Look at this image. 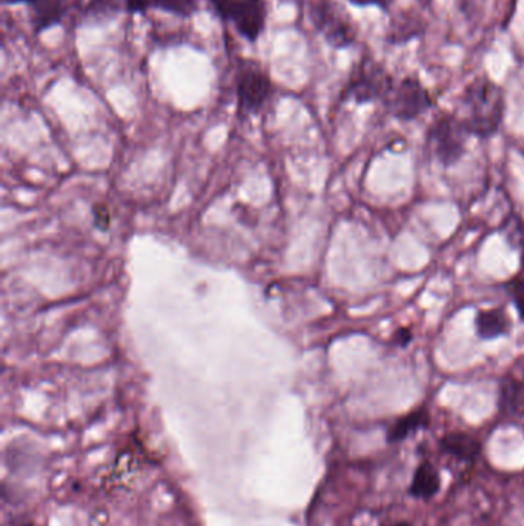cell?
<instances>
[{
	"label": "cell",
	"instance_id": "1",
	"mask_svg": "<svg viewBox=\"0 0 524 526\" xmlns=\"http://www.w3.org/2000/svg\"><path fill=\"white\" fill-rule=\"evenodd\" d=\"M505 117V94L492 80H474L461 94V116L471 136L488 139L500 130Z\"/></svg>",
	"mask_w": 524,
	"mask_h": 526
},
{
	"label": "cell",
	"instance_id": "2",
	"mask_svg": "<svg viewBox=\"0 0 524 526\" xmlns=\"http://www.w3.org/2000/svg\"><path fill=\"white\" fill-rule=\"evenodd\" d=\"M471 136L460 116L442 114L432 122L426 134L425 150L442 167H454L465 156Z\"/></svg>",
	"mask_w": 524,
	"mask_h": 526
},
{
	"label": "cell",
	"instance_id": "3",
	"mask_svg": "<svg viewBox=\"0 0 524 526\" xmlns=\"http://www.w3.org/2000/svg\"><path fill=\"white\" fill-rule=\"evenodd\" d=\"M236 93L240 111L245 114H257L271 99V79L259 64L243 60L237 70Z\"/></svg>",
	"mask_w": 524,
	"mask_h": 526
},
{
	"label": "cell",
	"instance_id": "4",
	"mask_svg": "<svg viewBox=\"0 0 524 526\" xmlns=\"http://www.w3.org/2000/svg\"><path fill=\"white\" fill-rule=\"evenodd\" d=\"M312 24L320 34L335 48H345L355 39L354 25L348 14L331 0H316L311 5Z\"/></svg>",
	"mask_w": 524,
	"mask_h": 526
},
{
	"label": "cell",
	"instance_id": "5",
	"mask_svg": "<svg viewBox=\"0 0 524 526\" xmlns=\"http://www.w3.org/2000/svg\"><path fill=\"white\" fill-rule=\"evenodd\" d=\"M383 100L389 113L403 122L417 119L432 105L428 91L415 79H405L400 84H391Z\"/></svg>",
	"mask_w": 524,
	"mask_h": 526
},
{
	"label": "cell",
	"instance_id": "6",
	"mask_svg": "<svg viewBox=\"0 0 524 526\" xmlns=\"http://www.w3.org/2000/svg\"><path fill=\"white\" fill-rule=\"evenodd\" d=\"M266 16L268 8L265 0H231L220 14V17L226 22H231L237 33L248 42H256L262 36L266 27Z\"/></svg>",
	"mask_w": 524,
	"mask_h": 526
},
{
	"label": "cell",
	"instance_id": "7",
	"mask_svg": "<svg viewBox=\"0 0 524 526\" xmlns=\"http://www.w3.org/2000/svg\"><path fill=\"white\" fill-rule=\"evenodd\" d=\"M391 80L377 65L366 62L355 71L349 82L348 96L359 104L385 97L391 87Z\"/></svg>",
	"mask_w": 524,
	"mask_h": 526
},
{
	"label": "cell",
	"instance_id": "8",
	"mask_svg": "<svg viewBox=\"0 0 524 526\" xmlns=\"http://www.w3.org/2000/svg\"><path fill=\"white\" fill-rule=\"evenodd\" d=\"M77 24H103L125 10L122 0H73L71 4Z\"/></svg>",
	"mask_w": 524,
	"mask_h": 526
},
{
	"label": "cell",
	"instance_id": "9",
	"mask_svg": "<svg viewBox=\"0 0 524 526\" xmlns=\"http://www.w3.org/2000/svg\"><path fill=\"white\" fill-rule=\"evenodd\" d=\"M474 328L478 339H500L511 334L512 317L503 307L483 308L475 313Z\"/></svg>",
	"mask_w": 524,
	"mask_h": 526
},
{
	"label": "cell",
	"instance_id": "10",
	"mask_svg": "<svg viewBox=\"0 0 524 526\" xmlns=\"http://www.w3.org/2000/svg\"><path fill=\"white\" fill-rule=\"evenodd\" d=\"M31 7V22L37 33L60 24L70 10V0H34Z\"/></svg>",
	"mask_w": 524,
	"mask_h": 526
},
{
	"label": "cell",
	"instance_id": "11",
	"mask_svg": "<svg viewBox=\"0 0 524 526\" xmlns=\"http://www.w3.org/2000/svg\"><path fill=\"white\" fill-rule=\"evenodd\" d=\"M429 425V413L425 407L418 408V410L411 411L406 416L397 419V422L392 425L388 433L389 442H402L411 434L417 433L418 430L426 428Z\"/></svg>",
	"mask_w": 524,
	"mask_h": 526
},
{
	"label": "cell",
	"instance_id": "12",
	"mask_svg": "<svg viewBox=\"0 0 524 526\" xmlns=\"http://www.w3.org/2000/svg\"><path fill=\"white\" fill-rule=\"evenodd\" d=\"M500 410L503 413H524V383L515 377L503 379L500 387Z\"/></svg>",
	"mask_w": 524,
	"mask_h": 526
},
{
	"label": "cell",
	"instance_id": "13",
	"mask_svg": "<svg viewBox=\"0 0 524 526\" xmlns=\"http://www.w3.org/2000/svg\"><path fill=\"white\" fill-rule=\"evenodd\" d=\"M440 488V476L431 463H422L417 468L412 480L411 494L417 499H431Z\"/></svg>",
	"mask_w": 524,
	"mask_h": 526
},
{
	"label": "cell",
	"instance_id": "14",
	"mask_svg": "<svg viewBox=\"0 0 524 526\" xmlns=\"http://www.w3.org/2000/svg\"><path fill=\"white\" fill-rule=\"evenodd\" d=\"M442 447L446 453L458 459L472 460L480 453V443L466 433H449L442 439Z\"/></svg>",
	"mask_w": 524,
	"mask_h": 526
},
{
	"label": "cell",
	"instance_id": "15",
	"mask_svg": "<svg viewBox=\"0 0 524 526\" xmlns=\"http://www.w3.org/2000/svg\"><path fill=\"white\" fill-rule=\"evenodd\" d=\"M151 8L179 17H190L199 10V0H151Z\"/></svg>",
	"mask_w": 524,
	"mask_h": 526
},
{
	"label": "cell",
	"instance_id": "16",
	"mask_svg": "<svg viewBox=\"0 0 524 526\" xmlns=\"http://www.w3.org/2000/svg\"><path fill=\"white\" fill-rule=\"evenodd\" d=\"M505 291L508 294L509 299L514 303L515 310H517L518 316H520L521 322H524V273H520L512 276L511 279L506 280Z\"/></svg>",
	"mask_w": 524,
	"mask_h": 526
},
{
	"label": "cell",
	"instance_id": "17",
	"mask_svg": "<svg viewBox=\"0 0 524 526\" xmlns=\"http://www.w3.org/2000/svg\"><path fill=\"white\" fill-rule=\"evenodd\" d=\"M414 339V334L409 327H398L394 333L391 334V339H389V345L391 347L397 348H406L409 343Z\"/></svg>",
	"mask_w": 524,
	"mask_h": 526
},
{
	"label": "cell",
	"instance_id": "18",
	"mask_svg": "<svg viewBox=\"0 0 524 526\" xmlns=\"http://www.w3.org/2000/svg\"><path fill=\"white\" fill-rule=\"evenodd\" d=\"M123 7L130 13H145L151 8V0H122Z\"/></svg>",
	"mask_w": 524,
	"mask_h": 526
},
{
	"label": "cell",
	"instance_id": "19",
	"mask_svg": "<svg viewBox=\"0 0 524 526\" xmlns=\"http://www.w3.org/2000/svg\"><path fill=\"white\" fill-rule=\"evenodd\" d=\"M512 245L520 250V265L521 271L524 273V225L517 227V233L511 234Z\"/></svg>",
	"mask_w": 524,
	"mask_h": 526
},
{
	"label": "cell",
	"instance_id": "20",
	"mask_svg": "<svg viewBox=\"0 0 524 526\" xmlns=\"http://www.w3.org/2000/svg\"><path fill=\"white\" fill-rule=\"evenodd\" d=\"M34 0H4V4L7 5H19V4H33Z\"/></svg>",
	"mask_w": 524,
	"mask_h": 526
},
{
	"label": "cell",
	"instance_id": "21",
	"mask_svg": "<svg viewBox=\"0 0 524 526\" xmlns=\"http://www.w3.org/2000/svg\"><path fill=\"white\" fill-rule=\"evenodd\" d=\"M352 2H354V4H359V5H368V4H377L379 0H352Z\"/></svg>",
	"mask_w": 524,
	"mask_h": 526
},
{
	"label": "cell",
	"instance_id": "22",
	"mask_svg": "<svg viewBox=\"0 0 524 526\" xmlns=\"http://www.w3.org/2000/svg\"><path fill=\"white\" fill-rule=\"evenodd\" d=\"M11 526H34L33 523H30V522H19V523H14V525H11Z\"/></svg>",
	"mask_w": 524,
	"mask_h": 526
},
{
	"label": "cell",
	"instance_id": "23",
	"mask_svg": "<svg viewBox=\"0 0 524 526\" xmlns=\"http://www.w3.org/2000/svg\"><path fill=\"white\" fill-rule=\"evenodd\" d=\"M389 526H411V525H409V523H406V522H398V523H394V525H389Z\"/></svg>",
	"mask_w": 524,
	"mask_h": 526
}]
</instances>
